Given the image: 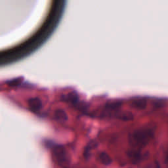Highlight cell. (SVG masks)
Returning a JSON list of instances; mask_svg holds the SVG:
<instances>
[{
	"mask_svg": "<svg viewBox=\"0 0 168 168\" xmlns=\"http://www.w3.org/2000/svg\"><path fill=\"white\" fill-rule=\"evenodd\" d=\"M154 135V129L150 126H142L131 131L129 142L134 148H142L150 142Z\"/></svg>",
	"mask_w": 168,
	"mask_h": 168,
	"instance_id": "cell-1",
	"label": "cell"
},
{
	"mask_svg": "<svg viewBox=\"0 0 168 168\" xmlns=\"http://www.w3.org/2000/svg\"><path fill=\"white\" fill-rule=\"evenodd\" d=\"M122 105V101L121 100H110L107 101L105 104V111L110 113L112 114V112H114V115L119 112V109H120Z\"/></svg>",
	"mask_w": 168,
	"mask_h": 168,
	"instance_id": "cell-2",
	"label": "cell"
},
{
	"mask_svg": "<svg viewBox=\"0 0 168 168\" xmlns=\"http://www.w3.org/2000/svg\"><path fill=\"white\" fill-rule=\"evenodd\" d=\"M128 156L134 164L139 163L145 158V154H142L139 150L132 149L128 152Z\"/></svg>",
	"mask_w": 168,
	"mask_h": 168,
	"instance_id": "cell-3",
	"label": "cell"
},
{
	"mask_svg": "<svg viewBox=\"0 0 168 168\" xmlns=\"http://www.w3.org/2000/svg\"><path fill=\"white\" fill-rule=\"evenodd\" d=\"M53 154L56 160L59 163H64L67 159V155L64 148L61 146H56L53 148Z\"/></svg>",
	"mask_w": 168,
	"mask_h": 168,
	"instance_id": "cell-4",
	"label": "cell"
},
{
	"mask_svg": "<svg viewBox=\"0 0 168 168\" xmlns=\"http://www.w3.org/2000/svg\"><path fill=\"white\" fill-rule=\"evenodd\" d=\"M61 100L70 104L77 105L79 101V97L76 93L70 92L67 94L63 95L61 96Z\"/></svg>",
	"mask_w": 168,
	"mask_h": 168,
	"instance_id": "cell-5",
	"label": "cell"
},
{
	"mask_svg": "<svg viewBox=\"0 0 168 168\" xmlns=\"http://www.w3.org/2000/svg\"><path fill=\"white\" fill-rule=\"evenodd\" d=\"M28 106L30 109L32 110L33 112H38L40 111L41 109L42 103L41 100L37 97H34L30 99L28 102Z\"/></svg>",
	"mask_w": 168,
	"mask_h": 168,
	"instance_id": "cell-6",
	"label": "cell"
},
{
	"mask_svg": "<svg viewBox=\"0 0 168 168\" xmlns=\"http://www.w3.org/2000/svg\"><path fill=\"white\" fill-rule=\"evenodd\" d=\"M131 106L137 109H144L147 106V100L143 98H137L131 102Z\"/></svg>",
	"mask_w": 168,
	"mask_h": 168,
	"instance_id": "cell-7",
	"label": "cell"
},
{
	"mask_svg": "<svg viewBox=\"0 0 168 168\" xmlns=\"http://www.w3.org/2000/svg\"><path fill=\"white\" fill-rule=\"evenodd\" d=\"M55 118L58 121L65 122L68 119V116L63 109H58L55 112Z\"/></svg>",
	"mask_w": 168,
	"mask_h": 168,
	"instance_id": "cell-8",
	"label": "cell"
},
{
	"mask_svg": "<svg viewBox=\"0 0 168 168\" xmlns=\"http://www.w3.org/2000/svg\"><path fill=\"white\" fill-rule=\"evenodd\" d=\"M115 116L123 120H129L133 118V114L130 112H118Z\"/></svg>",
	"mask_w": 168,
	"mask_h": 168,
	"instance_id": "cell-9",
	"label": "cell"
},
{
	"mask_svg": "<svg viewBox=\"0 0 168 168\" xmlns=\"http://www.w3.org/2000/svg\"><path fill=\"white\" fill-rule=\"evenodd\" d=\"M99 158H100V160L101 161V162L105 165H109L112 163L111 158L109 156V154L105 152L100 153Z\"/></svg>",
	"mask_w": 168,
	"mask_h": 168,
	"instance_id": "cell-10",
	"label": "cell"
},
{
	"mask_svg": "<svg viewBox=\"0 0 168 168\" xmlns=\"http://www.w3.org/2000/svg\"><path fill=\"white\" fill-rule=\"evenodd\" d=\"M166 160H167V162L168 163V154L167 155V157H166Z\"/></svg>",
	"mask_w": 168,
	"mask_h": 168,
	"instance_id": "cell-11",
	"label": "cell"
}]
</instances>
